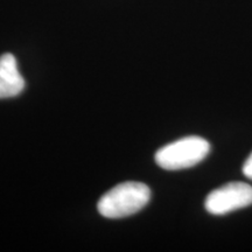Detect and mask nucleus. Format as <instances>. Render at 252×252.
Segmentation results:
<instances>
[{
    "mask_svg": "<svg viewBox=\"0 0 252 252\" xmlns=\"http://www.w3.org/2000/svg\"><path fill=\"white\" fill-rule=\"evenodd\" d=\"M151 190L143 182L117 185L99 198L97 209L106 219H124L140 212L150 202Z\"/></svg>",
    "mask_w": 252,
    "mask_h": 252,
    "instance_id": "nucleus-1",
    "label": "nucleus"
},
{
    "mask_svg": "<svg viewBox=\"0 0 252 252\" xmlns=\"http://www.w3.org/2000/svg\"><path fill=\"white\" fill-rule=\"evenodd\" d=\"M210 152V144L197 135H189L161 147L156 161L166 171H180L201 162Z\"/></svg>",
    "mask_w": 252,
    "mask_h": 252,
    "instance_id": "nucleus-2",
    "label": "nucleus"
},
{
    "mask_svg": "<svg viewBox=\"0 0 252 252\" xmlns=\"http://www.w3.org/2000/svg\"><path fill=\"white\" fill-rule=\"evenodd\" d=\"M252 204V187L241 181L229 182L208 195L204 202L207 212L212 215L226 214L243 209Z\"/></svg>",
    "mask_w": 252,
    "mask_h": 252,
    "instance_id": "nucleus-3",
    "label": "nucleus"
},
{
    "mask_svg": "<svg viewBox=\"0 0 252 252\" xmlns=\"http://www.w3.org/2000/svg\"><path fill=\"white\" fill-rule=\"evenodd\" d=\"M24 88L25 80L19 72L14 56L8 53L0 56V99L18 96Z\"/></svg>",
    "mask_w": 252,
    "mask_h": 252,
    "instance_id": "nucleus-4",
    "label": "nucleus"
},
{
    "mask_svg": "<svg viewBox=\"0 0 252 252\" xmlns=\"http://www.w3.org/2000/svg\"><path fill=\"white\" fill-rule=\"evenodd\" d=\"M243 173L248 179L252 180V153L249 156L248 159L245 160L243 165Z\"/></svg>",
    "mask_w": 252,
    "mask_h": 252,
    "instance_id": "nucleus-5",
    "label": "nucleus"
}]
</instances>
